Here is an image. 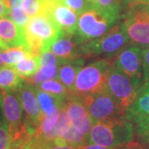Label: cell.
Here are the masks:
<instances>
[{
	"label": "cell",
	"mask_w": 149,
	"mask_h": 149,
	"mask_svg": "<svg viewBox=\"0 0 149 149\" xmlns=\"http://www.w3.org/2000/svg\"><path fill=\"white\" fill-rule=\"evenodd\" d=\"M136 135L134 124L125 117L94 123L89 133V143L114 148L132 142Z\"/></svg>",
	"instance_id": "obj_1"
},
{
	"label": "cell",
	"mask_w": 149,
	"mask_h": 149,
	"mask_svg": "<svg viewBox=\"0 0 149 149\" xmlns=\"http://www.w3.org/2000/svg\"><path fill=\"white\" fill-rule=\"evenodd\" d=\"M119 15L91 8L79 17L75 39L79 45L98 39L118 22Z\"/></svg>",
	"instance_id": "obj_2"
},
{
	"label": "cell",
	"mask_w": 149,
	"mask_h": 149,
	"mask_svg": "<svg viewBox=\"0 0 149 149\" xmlns=\"http://www.w3.org/2000/svg\"><path fill=\"white\" fill-rule=\"evenodd\" d=\"M112 58L101 59L81 68L78 73L71 95L82 99L106 91L108 74L111 67Z\"/></svg>",
	"instance_id": "obj_3"
},
{
	"label": "cell",
	"mask_w": 149,
	"mask_h": 149,
	"mask_svg": "<svg viewBox=\"0 0 149 149\" xmlns=\"http://www.w3.org/2000/svg\"><path fill=\"white\" fill-rule=\"evenodd\" d=\"M24 31L29 51L33 56H40L62 32L52 18L44 12L30 17Z\"/></svg>",
	"instance_id": "obj_4"
},
{
	"label": "cell",
	"mask_w": 149,
	"mask_h": 149,
	"mask_svg": "<svg viewBox=\"0 0 149 149\" xmlns=\"http://www.w3.org/2000/svg\"><path fill=\"white\" fill-rule=\"evenodd\" d=\"M129 43L128 37L123 26L117 22L103 37L80 45L81 56H114Z\"/></svg>",
	"instance_id": "obj_5"
},
{
	"label": "cell",
	"mask_w": 149,
	"mask_h": 149,
	"mask_svg": "<svg viewBox=\"0 0 149 149\" xmlns=\"http://www.w3.org/2000/svg\"><path fill=\"white\" fill-rule=\"evenodd\" d=\"M123 26L132 45L144 50L149 47V4L139 3L128 6Z\"/></svg>",
	"instance_id": "obj_6"
},
{
	"label": "cell",
	"mask_w": 149,
	"mask_h": 149,
	"mask_svg": "<svg viewBox=\"0 0 149 149\" xmlns=\"http://www.w3.org/2000/svg\"><path fill=\"white\" fill-rule=\"evenodd\" d=\"M142 84L132 80L112 64L108 74L106 91L123 109L127 110L139 94Z\"/></svg>",
	"instance_id": "obj_7"
},
{
	"label": "cell",
	"mask_w": 149,
	"mask_h": 149,
	"mask_svg": "<svg viewBox=\"0 0 149 149\" xmlns=\"http://www.w3.org/2000/svg\"><path fill=\"white\" fill-rule=\"evenodd\" d=\"M81 100L94 123L125 117L126 110L118 104L107 91L88 95Z\"/></svg>",
	"instance_id": "obj_8"
},
{
	"label": "cell",
	"mask_w": 149,
	"mask_h": 149,
	"mask_svg": "<svg viewBox=\"0 0 149 149\" xmlns=\"http://www.w3.org/2000/svg\"><path fill=\"white\" fill-rule=\"evenodd\" d=\"M113 65L128 77L139 83L143 80V50L131 45L112 57Z\"/></svg>",
	"instance_id": "obj_9"
},
{
	"label": "cell",
	"mask_w": 149,
	"mask_h": 149,
	"mask_svg": "<svg viewBox=\"0 0 149 149\" xmlns=\"http://www.w3.org/2000/svg\"><path fill=\"white\" fill-rule=\"evenodd\" d=\"M15 93L21 103L24 112V123L30 131L35 134L40 122L44 117L37 100L35 86L27 82H24Z\"/></svg>",
	"instance_id": "obj_10"
},
{
	"label": "cell",
	"mask_w": 149,
	"mask_h": 149,
	"mask_svg": "<svg viewBox=\"0 0 149 149\" xmlns=\"http://www.w3.org/2000/svg\"><path fill=\"white\" fill-rule=\"evenodd\" d=\"M42 12L52 18L65 34L73 36L76 33L79 15L58 0H42Z\"/></svg>",
	"instance_id": "obj_11"
},
{
	"label": "cell",
	"mask_w": 149,
	"mask_h": 149,
	"mask_svg": "<svg viewBox=\"0 0 149 149\" xmlns=\"http://www.w3.org/2000/svg\"><path fill=\"white\" fill-rule=\"evenodd\" d=\"M0 108L9 133L23 124V110L15 91H6L0 88Z\"/></svg>",
	"instance_id": "obj_12"
},
{
	"label": "cell",
	"mask_w": 149,
	"mask_h": 149,
	"mask_svg": "<svg viewBox=\"0 0 149 149\" xmlns=\"http://www.w3.org/2000/svg\"><path fill=\"white\" fill-rule=\"evenodd\" d=\"M63 107L67 113L71 124L80 132L89 136L94 124L84 103L76 96H68L64 102Z\"/></svg>",
	"instance_id": "obj_13"
},
{
	"label": "cell",
	"mask_w": 149,
	"mask_h": 149,
	"mask_svg": "<svg viewBox=\"0 0 149 149\" xmlns=\"http://www.w3.org/2000/svg\"><path fill=\"white\" fill-rule=\"evenodd\" d=\"M125 118L134 125L149 123V87L143 84L132 104L126 110Z\"/></svg>",
	"instance_id": "obj_14"
},
{
	"label": "cell",
	"mask_w": 149,
	"mask_h": 149,
	"mask_svg": "<svg viewBox=\"0 0 149 149\" xmlns=\"http://www.w3.org/2000/svg\"><path fill=\"white\" fill-rule=\"evenodd\" d=\"M47 50H50L57 57L65 62L80 58V45L73 36L60 33L50 44Z\"/></svg>",
	"instance_id": "obj_15"
},
{
	"label": "cell",
	"mask_w": 149,
	"mask_h": 149,
	"mask_svg": "<svg viewBox=\"0 0 149 149\" xmlns=\"http://www.w3.org/2000/svg\"><path fill=\"white\" fill-rule=\"evenodd\" d=\"M0 39L8 48L16 47L28 48L24 28L17 26L9 17H0Z\"/></svg>",
	"instance_id": "obj_16"
},
{
	"label": "cell",
	"mask_w": 149,
	"mask_h": 149,
	"mask_svg": "<svg viewBox=\"0 0 149 149\" xmlns=\"http://www.w3.org/2000/svg\"><path fill=\"white\" fill-rule=\"evenodd\" d=\"M84 62L85 61L83 59L78 58L65 62L59 66L58 80L70 91V95L74 89L76 76L82 68Z\"/></svg>",
	"instance_id": "obj_17"
},
{
	"label": "cell",
	"mask_w": 149,
	"mask_h": 149,
	"mask_svg": "<svg viewBox=\"0 0 149 149\" xmlns=\"http://www.w3.org/2000/svg\"><path fill=\"white\" fill-rule=\"evenodd\" d=\"M24 84V79L10 66L0 67V88L6 91H16Z\"/></svg>",
	"instance_id": "obj_18"
},
{
	"label": "cell",
	"mask_w": 149,
	"mask_h": 149,
	"mask_svg": "<svg viewBox=\"0 0 149 149\" xmlns=\"http://www.w3.org/2000/svg\"><path fill=\"white\" fill-rule=\"evenodd\" d=\"M35 91H36L37 100L44 116L51 113L56 106H62L65 100V98L41 91L36 86H35Z\"/></svg>",
	"instance_id": "obj_19"
},
{
	"label": "cell",
	"mask_w": 149,
	"mask_h": 149,
	"mask_svg": "<svg viewBox=\"0 0 149 149\" xmlns=\"http://www.w3.org/2000/svg\"><path fill=\"white\" fill-rule=\"evenodd\" d=\"M52 141L59 145H70L78 148L89 143V136L80 132L71 124L62 136L56 138Z\"/></svg>",
	"instance_id": "obj_20"
},
{
	"label": "cell",
	"mask_w": 149,
	"mask_h": 149,
	"mask_svg": "<svg viewBox=\"0 0 149 149\" xmlns=\"http://www.w3.org/2000/svg\"><path fill=\"white\" fill-rule=\"evenodd\" d=\"M34 133L29 130L23 122L21 127L10 133V141L8 149H24L33 139Z\"/></svg>",
	"instance_id": "obj_21"
},
{
	"label": "cell",
	"mask_w": 149,
	"mask_h": 149,
	"mask_svg": "<svg viewBox=\"0 0 149 149\" xmlns=\"http://www.w3.org/2000/svg\"><path fill=\"white\" fill-rule=\"evenodd\" d=\"M32 56L29 49L25 47H16L0 50V58L7 66H13L22 60Z\"/></svg>",
	"instance_id": "obj_22"
},
{
	"label": "cell",
	"mask_w": 149,
	"mask_h": 149,
	"mask_svg": "<svg viewBox=\"0 0 149 149\" xmlns=\"http://www.w3.org/2000/svg\"><path fill=\"white\" fill-rule=\"evenodd\" d=\"M39 67H40L39 56H27V58L22 60L21 61L12 66V68L24 80H27L36 74Z\"/></svg>",
	"instance_id": "obj_23"
},
{
	"label": "cell",
	"mask_w": 149,
	"mask_h": 149,
	"mask_svg": "<svg viewBox=\"0 0 149 149\" xmlns=\"http://www.w3.org/2000/svg\"><path fill=\"white\" fill-rule=\"evenodd\" d=\"M58 66L56 65H43L40 66L36 74L26 80V82L37 86L46 80H58Z\"/></svg>",
	"instance_id": "obj_24"
},
{
	"label": "cell",
	"mask_w": 149,
	"mask_h": 149,
	"mask_svg": "<svg viewBox=\"0 0 149 149\" xmlns=\"http://www.w3.org/2000/svg\"><path fill=\"white\" fill-rule=\"evenodd\" d=\"M62 106H56L54 110L51 113L45 115L42 121L40 122L38 127H37L36 133L33 137L37 138L40 136H42L46 133H50L56 125L58 121L60 113H61V109Z\"/></svg>",
	"instance_id": "obj_25"
},
{
	"label": "cell",
	"mask_w": 149,
	"mask_h": 149,
	"mask_svg": "<svg viewBox=\"0 0 149 149\" xmlns=\"http://www.w3.org/2000/svg\"><path fill=\"white\" fill-rule=\"evenodd\" d=\"M36 87L40 89L41 91L52 94L55 95L61 96L65 99L70 95V91L61 84V82L59 80H46Z\"/></svg>",
	"instance_id": "obj_26"
},
{
	"label": "cell",
	"mask_w": 149,
	"mask_h": 149,
	"mask_svg": "<svg viewBox=\"0 0 149 149\" xmlns=\"http://www.w3.org/2000/svg\"><path fill=\"white\" fill-rule=\"evenodd\" d=\"M123 0H90L93 8L119 15Z\"/></svg>",
	"instance_id": "obj_27"
},
{
	"label": "cell",
	"mask_w": 149,
	"mask_h": 149,
	"mask_svg": "<svg viewBox=\"0 0 149 149\" xmlns=\"http://www.w3.org/2000/svg\"><path fill=\"white\" fill-rule=\"evenodd\" d=\"M80 16L82 13L92 8L90 0H58Z\"/></svg>",
	"instance_id": "obj_28"
},
{
	"label": "cell",
	"mask_w": 149,
	"mask_h": 149,
	"mask_svg": "<svg viewBox=\"0 0 149 149\" xmlns=\"http://www.w3.org/2000/svg\"><path fill=\"white\" fill-rule=\"evenodd\" d=\"M21 8L27 16L32 17L42 13V0H23Z\"/></svg>",
	"instance_id": "obj_29"
},
{
	"label": "cell",
	"mask_w": 149,
	"mask_h": 149,
	"mask_svg": "<svg viewBox=\"0 0 149 149\" xmlns=\"http://www.w3.org/2000/svg\"><path fill=\"white\" fill-rule=\"evenodd\" d=\"M9 17L16 23L17 26L22 28H25L27 23L29 21V17L26 13L22 9V8H11L9 9Z\"/></svg>",
	"instance_id": "obj_30"
},
{
	"label": "cell",
	"mask_w": 149,
	"mask_h": 149,
	"mask_svg": "<svg viewBox=\"0 0 149 149\" xmlns=\"http://www.w3.org/2000/svg\"><path fill=\"white\" fill-rule=\"evenodd\" d=\"M39 63L40 66L43 65H56L60 66L61 65L65 63L61 59L57 57L54 53H52L50 50H46L42 52L39 56Z\"/></svg>",
	"instance_id": "obj_31"
},
{
	"label": "cell",
	"mask_w": 149,
	"mask_h": 149,
	"mask_svg": "<svg viewBox=\"0 0 149 149\" xmlns=\"http://www.w3.org/2000/svg\"><path fill=\"white\" fill-rule=\"evenodd\" d=\"M31 143L37 149H77V147L70 145H59L54 143L53 141L50 142H38L32 139Z\"/></svg>",
	"instance_id": "obj_32"
},
{
	"label": "cell",
	"mask_w": 149,
	"mask_h": 149,
	"mask_svg": "<svg viewBox=\"0 0 149 149\" xmlns=\"http://www.w3.org/2000/svg\"><path fill=\"white\" fill-rule=\"evenodd\" d=\"M135 133L141 143L146 146H149V123L144 124L134 125Z\"/></svg>",
	"instance_id": "obj_33"
},
{
	"label": "cell",
	"mask_w": 149,
	"mask_h": 149,
	"mask_svg": "<svg viewBox=\"0 0 149 149\" xmlns=\"http://www.w3.org/2000/svg\"><path fill=\"white\" fill-rule=\"evenodd\" d=\"M10 141V133L5 120H0V149H8Z\"/></svg>",
	"instance_id": "obj_34"
},
{
	"label": "cell",
	"mask_w": 149,
	"mask_h": 149,
	"mask_svg": "<svg viewBox=\"0 0 149 149\" xmlns=\"http://www.w3.org/2000/svg\"><path fill=\"white\" fill-rule=\"evenodd\" d=\"M143 66L144 83H147L149 81V47L143 50Z\"/></svg>",
	"instance_id": "obj_35"
},
{
	"label": "cell",
	"mask_w": 149,
	"mask_h": 149,
	"mask_svg": "<svg viewBox=\"0 0 149 149\" xmlns=\"http://www.w3.org/2000/svg\"><path fill=\"white\" fill-rule=\"evenodd\" d=\"M117 149H145V146L139 142L132 141L128 143L118 146Z\"/></svg>",
	"instance_id": "obj_36"
},
{
	"label": "cell",
	"mask_w": 149,
	"mask_h": 149,
	"mask_svg": "<svg viewBox=\"0 0 149 149\" xmlns=\"http://www.w3.org/2000/svg\"><path fill=\"white\" fill-rule=\"evenodd\" d=\"M118 147V146H117ZM117 147L114 148H109V147H104L101 145H98L95 143H86L78 147L77 149H117Z\"/></svg>",
	"instance_id": "obj_37"
},
{
	"label": "cell",
	"mask_w": 149,
	"mask_h": 149,
	"mask_svg": "<svg viewBox=\"0 0 149 149\" xmlns=\"http://www.w3.org/2000/svg\"><path fill=\"white\" fill-rule=\"evenodd\" d=\"M9 7L7 4V2L0 0V17L7 16L9 13Z\"/></svg>",
	"instance_id": "obj_38"
},
{
	"label": "cell",
	"mask_w": 149,
	"mask_h": 149,
	"mask_svg": "<svg viewBox=\"0 0 149 149\" xmlns=\"http://www.w3.org/2000/svg\"><path fill=\"white\" fill-rule=\"evenodd\" d=\"M23 0H8L7 1V4L8 5L9 8H17L20 7L21 8V4Z\"/></svg>",
	"instance_id": "obj_39"
},
{
	"label": "cell",
	"mask_w": 149,
	"mask_h": 149,
	"mask_svg": "<svg viewBox=\"0 0 149 149\" xmlns=\"http://www.w3.org/2000/svg\"><path fill=\"white\" fill-rule=\"evenodd\" d=\"M129 5L135 4V3H143V0H124Z\"/></svg>",
	"instance_id": "obj_40"
},
{
	"label": "cell",
	"mask_w": 149,
	"mask_h": 149,
	"mask_svg": "<svg viewBox=\"0 0 149 149\" xmlns=\"http://www.w3.org/2000/svg\"><path fill=\"white\" fill-rule=\"evenodd\" d=\"M7 48L8 47L5 44L3 43V42L0 39V50H4V49H7Z\"/></svg>",
	"instance_id": "obj_41"
},
{
	"label": "cell",
	"mask_w": 149,
	"mask_h": 149,
	"mask_svg": "<svg viewBox=\"0 0 149 149\" xmlns=\"http://www.w3.org/2000/svg\"><path fill=\"white\" fill-rule=\"evenodd\" d=\"M24 149H37V148H35V147H34V146H33V145H32L31 143H29V145L27 146V148H25Z\"/></svg>",
	"instance_id": "obj_42"
},
{
	"label": "cell",
	"mask_w": 149,
	"mask_h": 149,
	"mask_svg": "<svg viewBox=\"0 0 149 149\" xmlns=\"http://www.w3.org/2000/svg\"><path fill=\"white\" fill-rule=\"evenodd\" d=\"M143 3H146L149 4V0H143Z\"/></svg>",
	"instance_id": "obj_43"
},
{
	"label": "cell",
	"mask_w": 149,
	"mask_h": 149,
	"mask_svg": "<svg viewBox=\"0 0 149 149\" xmlns=\"http://www.w3.org/2000/svg\"><path fill=\"white\" fill-rule=\"evenodd\" d=\"M3 65V61H2V60H1V58H0V67Z\"/></svg>",
	"instance_id": "obj_44"
},
{
	"label": "cell",
	"mask_w": 149,
	"mask_h": 149,
	"mask_svg": "<svg viewBox=\"0 0 149 149\" xmlns=\"http://www.w3.org/2000/svg\"><path fill=\"white\" fill-rule=\"evenodd\" d=\"M144 84L147 85V86H148V87H149V81H148V82H147V83H144Z\"/></svg>",
	"instance_id": "obj_45"
},
{
	"label": "cell",
	"mask_w": 149,
	"mask_h": 149,
	"mask_svg": "<svg viewBox=\"0 0 149 149\" xmlns=\"http://www.w3.org/2000/svg\"><path fill=\"white\" fill-rule=\"evenodd\" d=\"M145 148L147 149H149V146H147V147H145Z\"/></svg>",
	"instance_id": "obj_46"
},
{
	"label": "cell",
	"mask_w": 149,
	"mask_h": 149,
	"mask_svg": "<svg viewBox=\"0 0 149 149\" xmlns=\"http://www.w3.org/2000/svg\"><path fill=\"white\" fill-rule=\"evenodd\" d=\"M2 1H5V2H7V1H8V0H2Z\"/></svg>",
	"instance_id": "obj_47"
},
{
	"label": "cell",
	"mask_w": 149,
	"mask_h": 149,
	"mask_svg": "<svg viewBox=\"0 0 149 149\" xmlns=\"http://www.w3.org/2000/svg\"><path fill=\"white\" fill-rule=\"evenodd\" d=\"M145 149H147V148H145Z\"/></svg>",
	"instance_id": "obj_48"
}]
</instances>
